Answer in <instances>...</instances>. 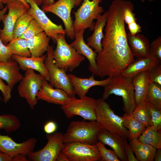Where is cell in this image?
Segmentation results:
<instances>
[{"mask_svg": "<svg viewBox=\"0 0 161 161\" xmlns=\"http://www.w3.org/2000/svg\"><path fill=\"white\" fill-rule=\"evenodd\" d=\"M0 90L3 94L4 103H7L11 97L12 89L8 85L4 83L0 77Z\"/></svg>", "mask_w": 161, "mask_h": 161, "instance_id": "40", "label": "cell"}, {"mask_svg": "<svg viewBox=\"0 0 161 161\" xmlns=\"http://www.w3.org/2000/svg\"><path fill=\"white\" fill-rule=\"evenodd\" d=\"M14 0H1L2 3L3 4H7V2L10 1ZM22 2L26 7L29 9L30 8V5L27 3L26 0H18Z\"/></svg>", "mask_w": 161, "mask_h": 161, "instance_id": "48", "label": "cell"}, {"mask_svg": "<svg viewBox=\"0 0 161 161\" xmlns=\"http://www.w3.org/2000/svg\"><path fill=\"white\" fill-rule=\"evenodd\" d=\"M107 19V12L99 16L96 19V22L93 27V33L87 39V45L93 48L97 54L102 49L101 41L104 36L103 31L106 26Z\"/></svg>", "mask_w": 161, "mask_h": 161, "instance_id": "24", "label": "cell"}, {"mask_svg": "<svg viewBox=\"0 0 161 161\" xmlns=\"http://www.w3.org/2000/svg\"><path fill=\"white\" fill-rule=\"evenodd\" d=\"M12 54L9 47L0 39V62H6L11 58Z\"/></svg>", "mask_w": 161, "mask_h": 161, "instance_id": "39", "label": "cell"}, {"mask_svg": "<svg viewBox=\"0 0 161 161\" xmlns=\"http://www.w3.org/2000/svg\"><path fill=\"white\" fill-rule=\"evenodd\" d=\"M132 79L120 75L111 78L109 83L104 86L101 98L105 100L111 94L121 97L123 102V110L125 114L129 115L136 107Z\"/></svg>", "mask_w": 161, "mask_h": 161, "instance_id": "1", "label": "cell"}, {"mask_svg": "<svg viewBox=\"0 0 161 161\" xmlns=\"http://www.w3.org/2000/svg\"><path fill=\"white\" fill-rule=\"evenodd\" d=\"M28 161L29 160L27 157L26 155L22 154H19L16 155L13 157L12 158V161Z\"/></svg>", "mask_w": 161, "mask_h": 161, "instance_id": "44", "label": "cell"}, {"mask_svg": "<svg viewBox=\"0 0 161 161\" xmlns=\"http://www.w3.org/2000/svg\"><path fill=\"white\" fill-rule=\"evenodd\" d=\"M129 32L132 35H134L141 32V27L136 22L128 24Z\"/></svg>", "mask_w": 161, "mask_h": 161, "instance_id": "43", "label": "cell"}, {"mask_svg": "<svg viewBox=\"0 0 161 161\" xmlns=\"http://www.w3.org/2000/svg\"><path fill=\"white\" fill-rule=\"evenodd\" d=\"M134 92V99L136 106L145 101L150 80L148 70H145L137 74L132 79Z\"/></svg>", "mask_w": 161, "mask_h": 161, "instance_id": "23", "label": "cell"}, {"mask_svg": "<svg viewBox=\"0 0 161 161\" xmlns=\"http://www.w3.org/2000/svg\"><path fill=\"white\" fill-rule=\"evenodd\" d=\"M150 112L151 119V126L157 130H161V109H159L146 101Z\"/></svg>", "mask_w": 161, "mask_h": 161, "instance_id": "34", "label": "cell"}, {"mask_svg": "<svg viewBox=\"0 0 161 161\" xmlns=\"http://www.w3.org/2000/svg\"><path fill=\"white\" fill-rule=\"evenodd\" d=\"M43 31L41 26L33 18L30 21L25 31L20 38L27 40Z\"/></svg>", "mask_w": 161, "mask_h": 161, "instance_id": "35", "label": "cell"}, {"mask_svg": "<svg viewBox=\"0 0 161 161\" xmlns=\"http://www.w3.org/2000/svg\"><path fill=\"white\" fill-rule=\"evenodd\" d=\"M131 115L146 127L151 126L150 114L146 101L142 102L136 106Z\"/></svg>", "mask_w": 161, "mask_h": 161, "instance_id": "32", "label": "cell"}, {"mask_svg": "<svg viewBox=\"0 0 161 161\" xmlns=\"http://www.w3.org/2000/svg\"><path fill=\"white\" fill-rule=\"evenodd\" d=\"M53 46L49 45L44 61L45 66L47 70L50 82L53 87L63 89L71 98L75 97L76 94L69 79L64 70L57 66L53 57Z\"/></svg>", "mask_w": 161, "mask_h": 161, "instance_id": "6", "label": "cell"}, {"mask_svg": "<svg viewBox=\"0 0 161 161\" xmlns=\"http://www.w3.org/2000/svg\"><path fill=\"white\" fill-rule=\"evenodd\" d=\"M50 38L43 31L27 40L31 56L39 57L47 50Z\"/></svg>", "mask_w": 161, "mask_h": 161, "instance_id": "25", "label": "cell"}, {"mask_svg": "<svg viewBox=\"0 0 161 161\" xmlns=\"http://www.w3.org/2000/svg\"><path fill=\"white\" fill-rule=\"evenodd\" d=\"M84 31L81 30L75 32V40L69 45L78 54L84 56L88 60V69L92 74L99 76L96 61L97 54L85 42L83 38Z\"/></svg>", "mask_w": 161, "mask_h": 161, "instance_id": "15", "label": "cell"}, {"mask_svg": "<svg viewBox=\"0 0 161 161\" xmlns=\"http://www.w3.org/2000/svg\"><path fill=\"white\" fill-rule=\"evenodd\" d=\"M147 101L156 108L161 109V85L151 82L150 84L146 96Z\"/></svg>", "mask_w": 161, "mask_h": 161, "instance_id": "31", "label": "cell"}, {"mask_svg": "<svg viewBox=\"0 0 161 161\" xmlns=\"http://www.w3.org/2000/svg\"><path fill=\"white\" fill-rule=\"evenodd\" d=\"M47 143L42 149L26 155L29 161H56L57 156L64 146L63 134L59 132L46 135Z\"/></svg>", "mask_w": 161, "mask_h": 161, "instance_id": "11", "label": "cell"}, {"mask_svg": "<svg viewBox=\"0 0 161 161\" xmlns=\"http://www.w3.org/2000/svg\"><path fill=\"white\" fill-rule=\"evenodd\" d=\"M13 157L0 151V161H12Z\"/></svg>", "mask_w": 161, "mask_h": 161, "instance_id": "45", "label": "cell"}, {"mask_svg": "<svg viewBox=\"0 0 161 161\" xmlns=\"http://www.w3.org/2000/svg\"><path fill=\"white\" fill-rule=\"evenodd\" d=\"M71 98L63 89L54 88L45 79L43 80L40 89L37 95L38 100L61 106L66 104Z\"/></svg>", "mask_w": 161, "mask_h": 161, "instance_id": "16", "label": "cell"}, {"mask_svg": "<svg viewBox=\"0 0 161 161\" xmlns=\"http://www.w3.org/2000/svg\"><path fill=\"white\" fill-rule=\"evenodd\" d=\"M19 69L18 63L11 58L7 62H0V77L12 89L23 77Z\"/></svg>", "mask_w": 161, "mask_h": 161, "instance_id": "22", "label": "cell"}, {"mask_svg": "<svg viewBox=\"0 0 161 161\" xmlns=\"http://www.w3.org/2000/svg\"><path fill=\"white\" fill-rule=\"evenodd\" d=\"M128 161H138L134 156L133 151L127 141L125 146Z\"/></svg>", "mask_w": 161, "mask_h": 161, "instance_id": "42", "label": "cell"}, {"mask_svg": "<svg viewBox=\"0 0 161 161\" xmlns=\"http://www.w3.org/2000/svg\"><path fill=\"white\" fill-rule=\"evenodd\" d=\"M36 4L38 6L42 5V1L41 0H34Z\"/></svg>", "mask_w": 161, "mask_h": 161, "instance_id": "51", "label": "cell"}, {"mask_svg": "<svg viewBox=\"0 0 161 161\" xmlns=\"http://www.w3.org/2000/svg\"><path fill=\"white\" fill-rule=\"evenodd\" d=\"M102 0H83L81 5L73 12L75 19L73 27L75 32L89 28L93 30L94 20L103 13L104 9L99 4Z\"/></svg>", "mask_w": 161, "mask_h": 161, "instance_id": "5", "label": "cell"}, {"mask_svg": "<svg viewBox=\"0 0 161 161\" xmlns=\"http://www.w3.org/2000/svg\"><path fill=\"white\" fill-rule=\"evenodd\" d=\"M102 129L96 121H72L63 134L64 143L78 142L95 144L97 141L98 134Z\"/></svg>", "mask_w": 161, "mask_h": 161, "instance_id": "2", "label": "cell"}, {"mask_svg": "<svg viewBox=\"0 0 161 161\" xmlns=\"http://www.w3.org/2000/svg\"><path fill=\"white\" fill-rule=\"evenodd\" d=\"M42 1V6H47L54 3L55 0H41Z\"/></svg>", "mask_w": 161, "mask_h": 161, "instance_id": "49", "label": "cell"}, {"mask_svg": "<svg viewBox=\"0 0 161 161\" xmlns=\"http://www.w3.org/2000/svg\"><path fill=\"white\" fill-rule=\"evenodd\" d=\"M46 56L47 55H44L39 57H27L12 54L11 58L18 63L20 69L24 71L29 69L36 70L49 81L48 72L44 63Z\"/></svg>", "mask_w": 161, "mask_h": 161, "instance_id": "19", "label": "cell"}, {"mask_svg": "<svg viewBox=\"0 0 161 161\" xmlns=\"http://www.w3.org/2000/svg\"><path fill=\"white\" fill-rule=\"evenodd\" d=\"M65 34H59L56 46L53 51V57L56 65L66 72H72L85 59L66 42Z\"/></svg>", "mask_w": 161, "mask_h": 161, "instance_id": "4", "label": "cell"}, {"mask_svg": "<svg viewBox=\"0 0 161 161\" xmlns=\"http://www.w3.org/2000/svg\"><path fill=\"white\" fill-rule=\"evenodd\" d=\"M44 79L41 74H36L34 70L29 69L25 71L20 81L17 88L19 95L26 99L32 109L37 104V95Z\"/></svg>", "mask_w": 161, "mask_h": 161, "instance_id": "7", "label": "cell"}, {"mask_svg": "<svg viewBox=\"0 0 161 161\" xmlns=\"http://www.w3.org/2000/svg\"><path fill=\"white\" fill-rule=\"evenodd\" d=\"M129 46L134 57L137 58L145 57L150 54V43L148 39L143 34H127Z\"/></svg>", "mask_w": 161, "mask_h": 161, "instance_id": "21", "label": "cell"}, {"mask_svg": "<svg viewBox=\"0 0 161 161\" xmlns=\"http://www.w3.org/2000/svg\"><path fill=\"white\" fill-rule=\"evenodd\" d=\"M97 141L110 146L120 161H128L125 148L127 139L102 128L98 134Z\"/></svg>", "mask_w": 161, "mask_h": 161, "instance_id": "17", "label": "cell"}, {"mask_svg": "<svg viewBox=\"0 0 161 161\" xmlns=\"http://www.w3.org/2000/svg\"><path fill=\"white\" fill-rule=\"evenodd\" d=\"M83 0H76L75 6L77 7L80 6L82 3Z\"/></svg>", "mask_w": 161, "mask_h": 161, "instance_id": "50", "label": "cell"}, {"mask_svg": "<svg viewBox=\"0 0 161 161\" xmlns=\"http://www.w3.org/2000/svg\"><path fill=\"white\" fill-rule=\"evenodd\" d=\"M96 100L86 96L79 99L72 98L66 104L61 106V108L68 118L78 115L82 117L84 120L96 121Z\"/></svg>", "mask_w": 161, "mask_h": 161, "instance_id": "8", "label": "cell"}, {"mask_svg": "<svg viewBox=\"0 0 161 161\" xmlns=\"http://www.w3.org/2000/svg\"><path fill=\"white\" fill-rule=\"evenodd\" d=\"M21 126L20 122L16 115H0V130L3 129L7 133H10L18 130Z\"/></svg>", "mask_w": 161, "mask_h": 161, "instance_id": "29", "label": "cell"}, {"mask_svg": "<svg viewBox=\"0 0 161 161\" xmlns=\"http://www.w3.org/2000/svg\"><path fill=\"white\" fill-rule=\"evenodd\" d=\"M122 117L125 127L128 130V138L129 142L134 138H138L146 128L144 125L131 115H129L124 114Z\"/></svg>", "mask_w": 161, "mask_h": 161, "instance_id": "27", "label": "cell"}, {"mask_svg": "<svg viewBox=\"0 0 161 161\" xmlns=\"http://www.w3.org/2000/svg\"><path fill=\"white\" fill-rule=\"evenodd\" d=\"M37 141L35 138L31 137L18 143L8 136L0 134V151L13 157L19 154L27 155L34 151Z\"/></svg>", "mask_w": 161, "mask_h": 161, "instance_id": "14", "label": "cell"}, {"mask_svg": "<svg viewBox=\"0 0 161 161\" xmlns=\"http://www.w3.org/2000/svg\"><path fill=\"white\" fill-rule=\"evenodd\" d=\"M155 161H161V149H158L156 152L154 158Z\"/></svg>", "mask_w": 161, "mask_h": 161, "instance_id": "47", "label": "cell"}, {"mask_svg": "<svg viewBox=\"0 0 161 161\" xmlns=\"http://www.w3.org/2000/svg\"><path fill=\"white\" fill-rule=\"evenodd\" d=\"M150 53L161 61V36H159L150 44Z\"/></svg>", "mask_w": 161, "mask_h": 161, "instance_id": "38", "label": "cell"}, {"mask_svg": "<svg viewBox=\"0 0 161 161\" xmlns=\"http://www.w3.org/2000/svg\"><path fill=\"white\" fill-rule=\"evenodd\" d=\"M95 112L96 121L102 128L124 139L128 138V130L124 125L122 117L115 114L105 100L102 98L96 100Z\"/></svg>", "mask_w": 161, "mask_h": 161, "instance_id": "3", "label": "cell"}, {"mask_svg": "<svg viewBox=\"0 0 161 161\" xmlns=\"http://www.w3.org/2000/svg\"><path fill=\"white\" fill-rule=\"evenodd\" d=\"M130 142L129 145L138 161H154L157 149L149 144L142 143L138 138H134Z\"/></svg>", "mask_w": 161, "mask_h": 161, "instance_id": "26", "label": "cell"}, {"mask_svg": "<svg viewBox=\"0 0 161 161\" xmlns=\"http://www.w3.org/2000/svg\"><path fill=\"white\" fill-rule=\"evenodd\" d=\"M44 131L47 134H51L56 131L57 126L55 122L50 121L44 125Z\"/></svg>", "mask_w": 161, "mask_h": 161, "instance_id": "41", "label": "cell"}, {"mask_svg": "<svg viewBox=\"0 0 161 161\" xmlns=\"http://www.w3.org/2000/svg\"><path fill=\"white\" fill-rule=\"evenodd\" d=\"M101 156L100 161H120L113 150L107 149L104 144L97 141L96 143Z\"/></svg>", "mask_w": 161, "mask_h": 161, "instance_id": "36", "label": "cell"}, {"mask_svg": "<svg viewBox=\"0 0 161 161\" xmlns=\"http://www.w3.org/2000/svg\"><path fill=\"white\" fill-rule=\"evenodd\" d=\"M161 131L151 126L147 127L138 137V139L142 143L149 144L157 149H161Z\"/></svg>", "mask_w": 161, "mask_h": 161, "instance_id": "28", "label": "cell"}, {"mask_svg": "<svg viewBox=\"0 0 161 161\" xmlns=\"http://www.w3.org/2000/svg\"><path fill=\"white\" fill-rule=\"evenodd\" d=\"M4 8L3 4L2 3L1 0H0V10Z\"/></svg>", "mask_w": 161, "mask_h": 161, "instance_id": "52", "label": "cell"}, {"mask_svg": "<svg viewBox=\"0 0 161 161\" xmlns=\"http://www.w3.org/2000/svg\"><path fill=\"white\" fill-rule=\"evenodd\" d=\"M7 5L8 13L3 15L0 20L4 24L3 28L0 30V39L5 45L13 39V30L17 20L29 9L22 2L18 0L10 1Z\"/></svg>", "mask_w": 161, "mask_h": 161, "instance_id": "10", "label": "cell"}, {"mask_svg": "<svg viewBox=\"0 0 161 161\" xmlns=\"http://www.w3.org/2000/svg\"><path fill=\"white\" fill-rule=\"evenodd\" d=\"M75 3L76 0H58L50 5L41 7L42 10L45 13H53L62 20L65 27L66 35L72 40L75 38V32L71 12L75 6Z\"/></svg>", "mask_w": 161, "mask_h": 161, "instance_id": "12", "label": "cell"}, {"mask_svg": "<svg viewBox=\"0 0 161 161\" xmlns=\"http://www.w3.org/2000/svg\"><path fill=\"white\" fill-rule=\"evenodd\" d=\"M6 45L9 47L12 54L22 57L31 56L25 39L19 38L12 40Z\"/></svg>", "mask_w": 161, "mask_h": 161, "instance_id": "30", "label": "cell"}, {"mask_svg": "<svg viewBox=\"0 0 161 161\" xmlns=\"http://www.w3.org/2000/svg\"><path fill=\"white\" fill-rule=\"evenodd\" d=\"M140 0L142 2H144L145 1V0ZM148 0L149 1H154V0Z\"/></svg>", "mask_w": 161, "mask_h": 161, "instance_id": "53", "label": "cell"}, {"mask_svg": "<svg viewBox=\"0 0 161 161\" xmlns=\"http://www.w3.org/2000/svg\"><path fill=\"white\" fill-rule=\"evenodd\" d=\"M30 6L27 13L31 15L38 23L44 31L56 43L58 36L60 34L66 35L65 29L61 25L53 22L47 16L45 12L41 9L34 0H26Z\"/></svg>", "mask_w": 161, "mask_h": 161, "instance_id": "13", "label": "cell"}, {"mask_svg": "<svg viewBox=\"0 0 161 161\" xmlns=\"http://www.w3.org/2000/svg\"><path fill=\"white\" fill-rule=\"evenodd\" d=\"M67 75L76 94L79 98L85 97L89 89L92 87L95 86L104 87L109 83L111 78L108 77L104 80H97L95 79L93 74L87 78H79L71 74Z\"/></svg>", "mask_w": 161, "mask_h": 161, "instance_id": "18", "label": "cell"}, {"mask_svg": "<svg viewBox=\"0 0 161 161\" xmlns=\"http://www.w3.org/2000/svg\"><path fill=\"white\" fill-rule=\"evenodd\" d=\"M69 161H100L101 156L96 144L74 142L64 143L61 151Z\"/></svg>", "mask_w": 161, "mask_h": 161, "instance_id": "9", "label": "cell"}, {"mask_svg": "<svg viewBox=\"0 0 161 161\" xmlns=\"http://www.w3.org/2000/svg\"><path fill=\"white\" fill-rule=\"evenodd\" d=\"M33 18V17L27 12L20 16L15 24L12 40L20 38L25 31L30 21Z\"/></svg>", "mask_w": 161, "mask_h": 161, "instance_id": "33", "label": "cell"}, {"mask_svg": "<svg viewBox=\"0 0 161 161\" xmlns=\"http://www.w3.org/2000/svg\"><path fill=\"white\" fill-rule=\"evenodd\" d=\"M56 161H69L66 155L61 151L58 154Z\"/></svg>", "mask_w": 161, "mask_h": 161, "instance_id": "46", "label": "cell"}, {"mask_svg": "<svg viewBox=\"0 0 161 161\" xmlns=\"http://www.w3.org/2000/svg\"><path fill=\"white\" fill-rule=\"evenodd\" d=\"M161 61L150 53L148 56L137 58L131 63L122 73L121 75L128 78L134 76L141 72L148 70L159 64Z\"/></svg>", "mask_w": 161, "mask_h": 161, "instance_id": "20", "label": "cell"}, {"mask_svg": "<svg viewBox=\"0 0 161 161\" xmlns=\"http://www.w3.org/2000/svg\"><path fill=\"white\" fill-rule=\"evenodd\" d=\"M149 76L151 82L161 85V64H159L148 70Z\"/></svg>", "mask_w": 161, "mask_h": 161, "instance_id": "37", "label": "cell"}]
</instances>
